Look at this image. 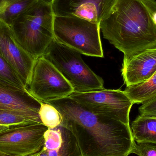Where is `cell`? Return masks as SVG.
<instances>
[{"mask_svg":"<svg viewBox=\"0 0 156 156\" xmlns=\"http://www.w3.org/2000/svg\"><path fill=\"white\" fill-rule=\"evenodd\" d=\"M0 156H8L5 154H3L2 152H0Z\"/></svg>","mask_w":156,"mask_h":156,"instance_id":"484cf974","label":"cell"},{"mask_svg":"<svg viewBox=\"0 0 156 156\" xmlns=\"http://www.w3.org/2000/svg\"><path fill=\"white\" fill-rule=\"evenodd\" d=\"M27 156H49V154L47 149L44 146L39 152Z\"/></svg>","mask_w":156,"mask_h":156,"instance_id":"7402d4cb","label":"cell"},{"mask_svg":"<svg viewBox=\"0 0 156 156\" xmlns=\"http://www.w3.org/2000/svg\"><path fill=\"white\" fill-rule=\"evenodd\" d=\"M153 20L154 23L156 25V12L154 14L153 16Z\"/></svg>","mask_w":156,"mask_h":156,"instance_id":"cb8c5ba5","label":"cell"},{"mask_svg":"<svg viewBox=\"0 0 156 156\" xmlns=\"http://www.w3.org/2000/svg\"><path fill=\"white\" fill-rule=\"evenodd\" d=\"M43 123L11 126L0 133V152L8 156H27L44 146V134L48 129Z\"/></svg>","mask_w":156,"mask_h":156,"instance_id":"ba28073f","label":"cell"},{"mask_svg":"<svg viewBox=\"0 0 156 156\" xmlns=\"http://www.w3.org/2000/svg\"><path fill=\"white\" fill-rule=\"evenodd\" d=\"M5 0H0V9L2 7V5L3 4Z\"/></svg>","mask_w":156,"mask_h":156,"instance_id":"d4e9b609","label":"cell"},{"mask_svg":"<svg viewBox=\"0 0 156 156\" xmlns=\"http://www.w3.org/2000/svg\"><path fill=\"white\" fill-rule=\"evenodd\" d=\"M138 110L140 116L156 118V97L142 104Z\"/></svg>","mask_w":156,"mask_h":156,"instance_id":"44dd1931","label":"cell"},{"mask_svg":"<svg viewBox=\"0 0 156 156\" xmlns=\"http://www.w3.org/2000/svg\"><path fill=\"white\" fill-rule=\"evenodd\" d=\"M34 123L40 122L33 117L23 113L0 109V125L11 126Z\"/></svg>","mask_w":156,"mask_h":156,"instance_id":"d6986e66","label":"cell"},{"mask_svg":"<svg viewBox=\"0 0 156 156\" xmlns=\"http://www.w3.org/2000/svg\"><path fill=\"white\" fill-rule=\"evenodd\" d=\"M10 127V126H6L0 125V133L6 130Z\"/></svg>","mask_w":156,"mask_h":156,"instance_id":"603a6c76","label":"cell"},{"mask_svg":"<svg viewBox=\"0 0 156 156\" xmlns=\"http://www.w3.org/2000/svg\"><path fill=\"white\" fill-rule=\"evenodd\" d=\"M54 32L58 42L80 54L104 57L99 24L76 16H55Z\"/></svg>","mask_w":156,"mask_h":156,"instance_id":"5b68a950","label":"cell"},{"mask_svg":"<svg viewBox=\"0 0 156 156\" xmlns=\"http://www.w3.org/2000/svg\"><path fill=\"white\" fill-rule=\"evenodd\" d=\"M43 56L66 78L74 92H87L104 89L103 80L84 63L81 54L55 38Z\"/></svg>","mask_w":156,"mask_h":156,"instance_id":"277c9868","label":"cell"},{"mask_svg":"<svg viewBox=\"0 0 156 156\" xmlns=\"http://www.w3.org/2000/svg\"><path fill=\"white\" fill-rule=\"evenodd\" d=\"M63 118L60 126L72 134L82 156H128L136 142L130 125L95 114L69 97L47 102Z\"/></svg>","mask_w":156,"mask_h":156,"instance_id":"6da1fadb","label":"cell"},{"mask_svg":"<svg viewBox=\"0 0 156 156\" xmlns=\"http://www.w3.org/2000/svg\"><path fill=\"white\" fill-rule=\"evenodd\" d=\"M39 115L42 123L49 129L58 127L62 123L61 113L52 105L46 102H41Z\"/></svg>","mask_w":156,"mask_h":156,"instance_id":"ac0fdd59","label":"cell"},{"mask_svg":"<svg viewBox=\"0 0 156 156\" xmlns=\"http://www.w3.org/2000/svg\"><path fill=\"white\" fill-rule=\"evenodd\" d=\"M51 1L38 0L9 25L20 44L34 59L44 54L55 38Z\"/></svg>","mask_w":156,"mask_h":156,"instance_id":"3957f363","label":"cell"},{"mask_svg":"<svg viewBox=\"0 0 156 156\" xmlns=\"http://www.w3.org/2000/svg\"><path fill=\"white\" fill-rule=\"evenodd\" d=\"M155 0H116L100 23L103 37L130 58L156 48Z\"/></svg>","mask_w":156,"mask_h":156,"instance_id":"7a4b0ae2","label":"cell"},{"mask_svg":"<svg viewBox=\"0 0 156 156\" xmlns=\"http://www.w3.org/2000/svg\"><path fill=\"white\" fill-rule=\"evenodd\" d=\"M44 147L49 156H82L74 136L62 126L48 128L44 134Z\"/></svg>","mask_w":156,"mask_h":156,"instance_id":"4fadbf2b","label":"cell"},{"mask_svg":"<svg viewBox=\"0 0 156 156\" xmlns=\"http://www.w3.org/2000/svg\"><path fill=\"white\" fill-rule=\"evenodd\" d=\"M27 90L40 102L69 97L74 92L66 78L43 56L35 59Z\"/></svg>","mask_w":156,"mask_h":156,"instance_id":"52a82bcc","label":"cell"},{"mask_svg":"<svg viewBox=\"0 0 156 156\" xmlns=\"http://www.w3.org/2000/svg\"><path fill=\"white\" fill-rule=\"evenodd\" d=\"M38 0H5L0 9V19L7 24L29 9Z\"/></svg>","mask_w":156,"mask_h":156,"instance_id":"2e32d148","label":"cell"},{"mask_svg":"<svg viewBox=\"0 0 156 156\" xmlns=\"http://www.w3.org/2000/svg\"><path fill=\"white\" fill-rule=\"evenodd\" d=\"M116 0H51L56 16H76L100 24Z\"/></svg>","mask_w":156,"mask_h":156,"instance_id":"30bf717a","label":"cell"},{"mask_svg":"<svg viewBox=\"0 0 156 156\" xmlns=\"http://www.w3.org/2000/svg\"><path fill=\"white\" fill-rule=\"evenodd\" d=\"M0 55L15 70L27 88L35 59L20 44L10 26L1 19Z\"/></svg>","mask_w":156,"mask_h":156,"instance_id":"9c48e42d","label":"cell"},{"mask_svg":"<svg viewBox=\"0 0 156 156\" xmlns=\"http://www.w3.org/2000/svg\"><path fill=\"white\" fill-rule=\"evenodd\" d=\"M41 103L28 91L18 90L0 83V109L23 113L42 123L39 115Z\"/></svg>","mask_w":156,"mask_h":156,"instance_id":"7c38bea8","label":"cell"},{"mask_svg":"<svg viewBox=\"0 0 156 156\" xmlns=\"http://www.w3.org/2000/svg\"><path fill=\"white\" fill-rule=\"evenodd\" d=\"M133 104H143L156 97V71L148 80L126 86L124 90Z\"/></svg>","mask_w":156,"mask_h":156,"instance_id":"9a60e30c","label":"cell"},{"mask_svg":"<svg viewBox=\"0 0 156 156\" xmlns=\"http://www.w3.org/2000/svg\"><path fill=\"white\" fill-rule=\"evenodd\" d=\"M132 154L138 156H156V144L136 143Z\"/></svg>","mask_w":156,"mask_h":156,"instance_id":"ffe728a7","label":"cell"},{"mask_svg":"<svg viewBox=\"0 0 156 156\" xmlns=\"http://www.w3.org/2000/svg\"><path fill=\"white\" fill-rule=\"evenodd\" d=\"M0 83L18 90L27 91V88L19 75L0 55Z\"/></svg>","mask_w":156,"mask_h":156,"instance_id":"e0dca14e","label":"cell"},{"mask_svg":"<svg viewBox=\"0 0 156 156\" xmlns=\"http://www.w3.org/2000/svg\"><path fill=\"white\" fill-rule=\"evenodd\" d=\"M156 71V48L123 59L122 75L126 86L148 80Z\"/></svg>","mask_w":156,"mask_h":156,"instance_id":"8fae6325","label":"cell"},{"mask_svg":"<svg viewBox=\"0 0 156 156\" xmlns=\"http://www.w3.org/2000/svg\"><path fill=\"white\" fill-rule=\"evenodd\" d=\"M131 129L136 143L156 144V118L139 115L133 121Z\"/></svg>","mask_w":156,"mask_h":156,"instance_id":"5bb4252c","label":"cell"},{"mask_svg":"<svg viewBox=\"0 0 156 156\" xmlns=\"http://www.w3.org/2000/svg\"><path fill=\"white\" fill-rule=\"evenodd\" d=\"M69 97L93 113L130 125L129 114L133 103L124 91L104 88L87 92H74Z\"/></svg>","mask_w":156,"mask_h":156,"instance_id":"8992f818","label":"cell"}]
</instances>
